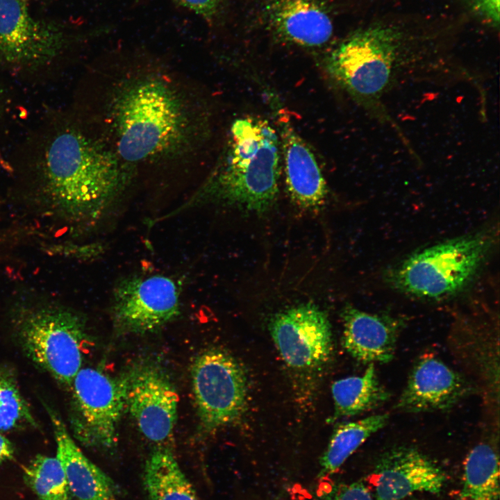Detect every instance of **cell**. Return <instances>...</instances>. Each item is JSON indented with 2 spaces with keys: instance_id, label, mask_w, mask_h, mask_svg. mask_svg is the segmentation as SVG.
<instances>
[{
  "instance_id": "cell-24",
  "label": "cell",
  "mask_w": 500,
  "mask_h": 500,
  "mask_svg": "<svg viewBox=\"0 0 500 500\" xmlns=\"http://www.w3.org/2000/svg\"><path fill=\"white\" fill-rule=\"evenodd\" d=\"M23 477L40 500H70L65 472L56 457L35 456L24 468Z\"/></svg>"
},
{
  "instance_id": "cell-23",
  "label": "cell",
  "mask_w": 500,
  "mask_h": 500,
  "mask_svg": "<svg viewBox=\"0 0 500 500\" xmlns=\"http://www.w3.org/2000/svg\"><path fill=\"white\" fill-rule=\"evenodd\" d=\"M38 427L15 370L0 364V431Z\"/></svg>"
},
{
  "instance_id": "cell-26",
  "label": "cell",
  "mask_w": 500,
  "mask_h": 500,
  "mask_svg": "<svg viewBox=\"0 0 500 500\" xmlns=\"http://www.w3.org/2000/svg\"><path fill=\"white\" fill-rule=\"evenodd\" d=\"M208 21L212 20L222 7L224 0H176Z\"/></svg>"
},
{
  "instance_id": "cell-7",
  "label": "cell",
  "mask_w": 500,
  "mask_h": 500,
  "mask_svg": "<svg viewBox=\"0 0 500 500\" xmlns=\"http://www.w3.org/2000/svg\"><path fill=\"white\" fill-rule=\"evenodd\" d=\"M69 390V424L74 438L90 449H115L119 424L126 410L122 378H113L96 368L82 367Z\"/></svg>"
},
{
  "instance_id": "cell-10",
  "label": "cell",
  "mask_w": 500,
  "mask_h": 500,
  "mask_svg": "<svg viewBox=\"0 0 500 500\" xmlns=\"http://www.w3.org/2000/svg\"><path fill=\"white\" fill-rule=\"evenodd\" d=\"M127 410L140 433L157 447L174 440L178 397L167 374L151 364L132 367L122 377Z\"/></svg>"
},
{
  "instance_id": "cell-3",
  "label": "cell",
  "mask_w": 500,
  "mask_h": 500,
  "mask_svg": "<svg viewBox=\"0 0 500 500\" xmlns=\"http://www.w3.org/2000/svg\"><path fill=\"white\" fill-rule=\"evenodd\" d=\"M181 96L156 78L128 85L113 108L118 152L140 162L168 156L190 136L191 118Z\"/></svg>"
},
{
  "instance_id": "cell-28",
  "label": "cell",
  "mask_w": 500,
  "mask_h": 500,
  "mask_svg": "<svg viewBox=\"0 0 500 500\" xmlns=\"http://www.w3.org/2000/svg\"><path fill=\"white\" fill-rule=\"evenodd\" d=\"M15 447L12 442L0 431V464L12 459Z\"/></svg>"
},
{
  "instance_id": "cell-27",
  "label": "cell",
  "mask_w": 500,
  "mask_h": 500,
  "mask_svg": "<svg viewBox=\"0 0 500 500\" xmlns=\"http://www.w3.org/2000/svg\"><path fill=\"white\" fill-rule=\"evenodd\" d=\"M476 10L487 19L497 24L499 22V0H472Z\"/></svg>"
},
{
  "instance_id": "cell-20",
  "label": "cell",
  "mask_w": 500,
  "mask_h": 500,
  "mask_svg": "<svg viewBox=\"0 0 500 500\" xmlns=\"http://www.w3.org/2000/svg\"><path fill=\"white\" fill-rule=\"evenodd\" d=\"M143 483L149 500H199L169 448L156 447L151 453Z\"/></svg>"
},
{
  "instance_id": "cell-12",
  "label": "cell",
  "mask_w": 500,
  "mask_h": 500,
  "mask_svg": "<svg viewBox=\"0 0 500 500\" xmlns=\"http://www.w3.org/2000/svg\"><path fill=\"white\" fill-rule=\"evenodd\" d=\"M447 476L415 448L398 447L383 453L372 474L376 500H402L417 492L440 493Z\"/></svg>"
},
{
  "instance_id": "cell-14",
  "label": "cell",
  "mask_w": 500,
  "mask_h": 500,
  "mask_svg": "<svg viewBox=\"0 0 500 500\" xmlns=\"http://www.w3.org/2000/svg\"><path fill=\"white\" fill-rule=\"evenodd\" d=\"M472 390L460 374L440 359L426 356L413 366L395 408L409 412L445 410Z\"/></svg>"
},
{
  "instance_id": "cell-19",
  "label": "cell",
  "mask_w": 500,
  "mask_h": 500,
  "mask_svg": "<svg viewBox=\"0 0 500 500\" xmlns=\"http://www.w3.org/2000/svg\"><path fill=\"white\" fill-rule=\"evenodd\" d=\"M334 403L333 419L356 415L375 409L390 398V392L379 381L374 364L364 374L335 381L331 385Z\"/></svg>"
},
{
  "instance_id": "cell-2",
  "label": "cell",
  "mask_w": 500,
  "mask_h": 500,
  "mask_svg": "<svg viewBox=\"0 0 500 500\" xmlns=\"http://www.w3.org/2000/svg\"><path fill=\"white\" fill-rule=\"evenodd\" d=\"M281 156L278 136L267 120L257 117L235 119L215 171L191 198L167 216L208 203L258 214L267 212L278 194Z\"/></svg>"
},
{
  "instance_id": "cell-17",
  "label": "cell",
  "mask_w": 500,
  "mask_h": 500,
  "mask_svg": "<svg viewBox=\"0 0 500 500\" xmlns=\"http://www.w3.org/2000/svg\"><path fill=\"white\" fill-rule=\"evenodd\" d=\"M56 443V458L64 469L71 494L78 500H118L115 482L82 452L60 415L45 405Z\"/></svg>"
},
{
  "instance_id": "cell-25",
  "label": "cell",
  "mask_w": 500,
  "mask_h": 500,
  "mask_svg": "<svg viewBox=\"0 0 500 500\" xmlns=\"http://www.w3.org/2000/svg\"><path fill=\"white\" fill-rule=\"evenodd\" d=\"M323 500H374L368 488L360 481L335 486Z\"/></svg>"
},
{
  "instance_id": "cell-13",
  "label": "cell",
  "mask_w": 500,
  "mask_h": 500,
  "mask_svg": "<svg viewBox=\"0 0 500 500\" xmlns=\"http://www.w3.org/2000/svg\"><path fill=\"white\" fill-rule=\"evenodd\" d=\"M59 39L29 15L22 0H0V64L40 67L55 57Z\"/></svg>"
},
{
  "instance_id": "cell-5",
  "label": "cell",
  "mask_w": 500,
  "mask_h": 500,
  "mask_svg": "<svg viewBox=\"0 0 500 500\" xmlns=\"http://www.w3.org/2000/svg\"><path fill=\"white\" fill-rule=\"evenodd\" d=\"M13 329L27 358L69 390L82 368L88 339L83 317L63 306H34L16 315Z\"/></svg>"
},
{
  "instance_id": "cell-1",
  "label": "cell",
  "mask_w": 500,
  "mask_h": 500,
  "mask_svg": "<svg viewBox=\"0 0 500 500\" xmlns=\"http://www.w3.org/2000/svg\"><path fill=\"white\" fill-rule=\"evenodd\" d=\"M43 194L76 222L100 219L128 182L119 161L76 128L59 127L44 142L36 162Z\"/></svg>"
},
{
  "instance_id": "cell-21",
  "label": "cell",
  "mask_w": 500,
  "mask_h": 500,
  "mask_svg": "<svg viewBox=\"0 0 500 500\" xmlns=\"http://www.w3.org/2000/svg\"><path fill=\"white\" fill-rule=\"evenodd\" d=\"M499 455L494 446L482 442L465 459L458 500H499Z\"/></svg>"
},
{
  "instance_id": "cell-4",
  "label": "cell",
  "mask_w": 500,
  "mask_h": 500,
  "mask_svg": "<svg viewBox=\"0 0 500 500\" xmlns=\"http://www.w3.org/2000/svg\"><path fill=\"white\" fill-rule=\"evenodd\" d=\"M495 240L494 233L481 231L429 246L395 267L390 282L400 291L420 298L451 297L472 281Z\"/></svg>"
},
{
  "instance_id": "cell-16",
  "label": "cell",
  "mask_w": 500,
  "mask_h": 500,
  "mask_svg": "<svg viewBox=\"0 0 500 500\" xmlns=\"http://www.w3.org/2000/svg\"><path fill=\"white\" fill-rule=\"evenodd\" d=\"M342 345L356 360L385 363L394 356L402 322L388 315L372 314L347 305L341 312Z\"/></svg>"
},
{
  "instance_id": "cell-9",
  "label": "cell",
  "mask_w": 500,
  "mask_h": 500,
  "mask_svg": "<svg viewBox=\"0 0 500 500\" xmlns=\"http://www.w3.org/2000/svg\"><path fill=\"white\" fill-rule=\"evenodd\" d=\"M167 276L134 275L120 279L112 296V319L121 333L154 332L180 314L181 290Z\"/></svg>"
},
{
  "instance_id": "cell-22",
  "label": "cell",
  "mask_w": 500,
  "mask_h": 500,
  "mask_svg": "<svg viewBox=\"0 0 500 500\" xmlns=\"http://www.w3.org/2000/svg\"><path fill=\"white\" fill-rule=\"evenodd\" d=\"M388 419V414L382 413L338 424L322 457L321 474H328L337 470L372 435L383 428Z\"/></svg>"
},
{
  "instance_id": "cell-8",
  "label": "cell",
  "mask_w": 500,
  "mask_h": 500,
  "mask_svg": "<svg viewBox=\"0 0 500 500\" xmlns=\"http://www.w3.org/2000/svg\"><path fill=\"white\" fill-rule=\"evenodd\" d=\"M194 399L201 424L212 432L233 424L247 407V383L240 363L228 352L210 348L191 369Z\"/></svg>"
},
{
  "instance_id": "cell-29",
  "label": "cell",
  "mask_w": 500,
  "mask_h": 500,
  "mask_svg": "<svg viewBox=\"0 0 500 500\" xmlns=\"http://www.w3.org/2000/svg\"><path fill=\"white\" fill-rule=\"evenodd\" d=\"M414 500H419V499H414Z\"/></svg>"
},
{
  "instance_id": "cell-18",
  "label": "cell",
  "mask_w": 500,
  "mask_h": 500,
  "mask_svg": "<svg viewBox=\"0 0 500 500\" xmlns=\"http://www.w3.org/2000/svg\"><path fill=\"white\" fill-rule=\"evenodd\" d=\"M279 127L285 185L290 198L303 208L321 206L327 186L314 153L290 123L280 120Z\"/></svg>"
},
{
  "instance_id": "cell-11",
  "label": "cell",
  "mask_w": 500,
  "mask_h": 500,
  "mask_svg": "<svg viewBox=\"0 0 500 500\" xmlns=\"http://www.w3.org/2000/svg\"><path fill=\"white\" fill-rule=\"evenodd\" d=\"M269 330L280 355L290 367H317L331 353V324L325 312L310 302L276 313L269 320Z\"/></svg>"
},
{
  "instance_id": "cell-15",
  "label": "cell",
  "mask_w": 500,
  "mask_h": 500,
  "mask_svg": "<svg viewBox=\"0 0 500 500\" xmlns=\"http://www.w3.org/2000/svg\"><path fill=\"white\" fill-rule=\"evenodd\" d=\"M264 16L276 36L299 46L321 47L333 35L331 16L318 0H266Z\"/></svg>"
},
{
  "instance_id": "cell-6",
  "label": "cell",
  "mask_w": 500,
  "mask_h": 500,
  "mask_svg": "<svg viewBox=\"0 0 500 500\" xmlns=\"http://www.w3.org/2000/svg\"><path fill=\"white\" fill-rule=\"evenodd\" d=\"M398 44L397 33L390 28L377 26L359 31L330 53L327 72L356 99L377 102L392 77Z\"/></svg>"
}]
</instances>
